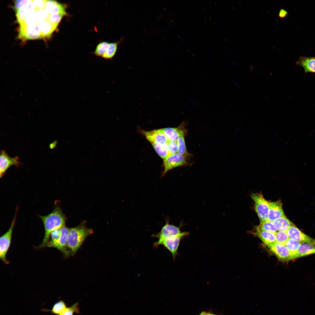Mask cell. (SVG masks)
I'll return each instance as SVG.
<instances>
[{
    "label": "cell",
    "instance_id": "cell-32",
    "mask_svg": "<svg viewBox=\"0 0 315 315\" xmlns=\"http://www.w3.org/2000/svg\"><path fill=\"white\" fill-rule=\"evenodd\" d=\"M80 313L79 303L76 302L70 307H66L60 315H73L75 313Z\"/></svg>",
    "mask_w": 315,
    "mask_h": 315
},
{
    "label": "cell",
    "instance_id": "cell-13",
    "mask_svg": "<svg viewBox=\"0 0 315 315\" xmlns=\"http://www.w3.org/2000/svg\"><path fill=\"white\" fill-rule=\"evenodd\" d=\"M146 139L151 143H167L168 139L162 132L161 129H155L149 131L143 130H140Z\"/></svg>",
    "mask_w": 315,
    "mask_h": 315
},
{
    "label": "cell",
    "instance_id": "cell-6",
    "mask_svg": "<svg viewBox=\"0 0 315 315\" xmlns=\"http://www.w3.org/2000/svg\"><path fill=\"white\" fill-rule=\"evenodd\" d=\"M17 210V208L14 217L9 229L0 238V258L2 261L6 264L9 263V262L6 259V256L11 243L13 230L15 223Z\"/></svg>",
    "mask_w": 315,
    "mask_h": 315
},
{
    "label": "cell",
    "instance_id": "cell-18",
    "mask_svg": "<svg viewBox=\"0 0 315 315\" xmlns=\"http://www.w3.org/2000/svg\"><path fill=\"white\" fill-rule=\"evenodd\" d=\"M252 234L259 238L268 246L276 242L275 233L255 228V231H253Z\"/></svg>",
    "mask_w": 315,
    "mask_h": 315
},
{
    "label": "cell",
    "instance_id": "cell-3",
    "mask_svg": "<svg viewBox=\"0 0 315 315\" xmlns=\"http://www.w3.org/2000/svg\"><path fill=\"white\" fill-rule=\"evenodd\" d=\"M190 234L189 232L184 231L178 235L171 236L161 240H158L153 243V247L156 249L160 245L163 246L164 248L170 252L174 261L177 256L179 255L178 249L181 241L188 236Z\"/></svg>",
    "mask_w": 315,
    "mask_h": 315
},
{
    "label": "cell",
    "instance_id": "cell-14",
    "mask_svg": "<svg viewBox=\"0 0 315 315\" xmlns=\"http://www.w3.org/2000/svg\"><path fill=\"white\" fill-rule=\"evenodd\" d=\"M280 200L270 202L267 220L273 222L277 219L285 216Z\"/></svg>",
    "mask_w": 315,
    "mask_h": 315
},
{
    "label": "cell",
    "instance_id": "cell-33",
    "mask_svg": "<svg viewBox=\"0 0 315 315\" xmlns=\"http://www.w3.org/2000/svg\"><path fill=\"white\" fill-rule=\"evenodd\" d=\"M276 242L285 244L289 238L286 232L277 231L275 234Z\"/></svg>",
    "mask_w": 315,
    "mask_h": 315
},
{
    "label": "cell",
    "instance_id": "cell-34",
    "mask_svg": "<svg viewBox=\"0 0 315 315\" xmlns=\"http://www.w3.org/2000/svg\"><path fill=\"white\" fill-rule=\"evenodd\" d=\"M66 15L62 13L50 14L47 20L54 24L58 25L63 16Z\"/></svg>",
    "mask_w": 315,
    "mask_h": 315
},
{
    "label": "cell",
    "instance_id": "cell-40",
    "mask_svg": "<svg viewBox=\"0 0 315 315\" xmlns=\"http://www.w3.org/2000/svg\"><path fill=\"white\" fill-rule=\"evenodd\" d=\"M207 315H216V314H211V313H208Z\"/></svg>",
    "mask_w": 315,
    "mask_h": 315
},
{
    "label": "cell",
    "instance_id": "cell-15",
    "mask_svg": "<svg viewBox=\"0 0 315 315\" xmlns=\"http://www.w3.org/2000/svg\"><path fill=\"white\" fill-rule=\"evenodd\" d=\"M67 5L53 0H47L45 9L50 14L62 13L67 15L66 10Z\"/></svg>",
    "mask_w": 315,
    "mask_h": 315
},
{
    "label": "cell",
    "instance_id": "cell-4",
    "mask_svg": "<svg viewBox=\"0 0 315 315\" xmlns=\"http://www.w3.org/2000/svg\"><path fill=\"white\" fill-rule=\"evenodd\" d=\"M251 197L254 202V209L260 222L267 220L270 202L266 200L260 193H252Z\"/></svg>",
    "mask_w": 315,
    "mask_h": 315
},
{
    "label": "cell",
    "instance_id": "cell-37",
    "mask_svg": "<svg viewBox=\"0 0 315 315\" xmlns=\"http://www.w3.org/2000/svg\"><path fill=\"white\" fill-rule=\"evenodd\" d=\"M29 0H18L14 1V9L17 10L20 8L27 4Z\"/></svg>",
    "mask_w": 315,
    "mask_h": 315
},
{
    "label": "cell",
    "instance_id": "cell-12",
    "mask_svg": "<svg viewBox=\"0 0 315 315\" xmlns=\"http://www.w3.org/2000/svg\"><path fill=\"white\" fill-rule=\"evenodd\" d=\"M185 122H183L176 127H166L161 130L169 141H176L182 135H186L187 130Z\"/></svg>",
    "mask_w": 315,
    "mask_h": 315
},
{
    "label": "cell",
    "instance_id": "cell-22",
    "mask_svg": "<svg viewBox=\"0 0 315 315\" xmlns=\"http://www.w3.org/2000/svg\"><path fill=\"white\" fill-rule=\"evenodd\" d=\"M34 6L32 1L29 0L27 4L16 10V15L17 21L20 24L23 22L29 11Z\"/></svg>",
    "mask_w": 315,
    "mask_h": 315
},
{
    "label": "cell",
    "instance_id": "cell-20",
    "mask_svg": "<svg viewBox=\"0 0 315 315\" xmlns=\"http://www.w3.org/2000/svg\"><path fill=\"white\" fill-rule=\"evenodd\" d=\"M272 223L277 231L287 232L294 225L285 216L277 219Z\"/></svg>",
    "mask_w": 315,
    "mask_h": 315
},
{
    "label": "cell",
    "instance_id": "cell-9",
    "mask_svg": "<svg viewBox=\"0 0 315 315\" xmlns=\"http://www.w3.org/2000/svg\"><path fill=\"white\" fill-rule=\"evenodd\" d=\"M289 238L295 240L300 243H305L315 246V239L302 232L294 224L286 232Z\"/></svg>",
    "mask_w": 315,
    "mask_h": 315
},
{
    "label": "cell",
    "instance_id": "cell-23",
    "mask_svg": "<svg viewBox=\"0 0 315 315\" xmlns=\"http://www.w3.org/2000/svg\"><path fill=\"white\" fill-rule=\"evenodd\" d=\"M315 253V246L311 244L300 243L297 258Z\"/></svg>",
    "mask_w": 315,
    "mask_h": 315
},
{
    "label": "cell",
    "instance_id": "cell-26",
    "mask_svg": "<svg viewBox=\"0 0 315 315\" xmlns=\"http://www.w3.org/2000/svg\"><path fill=\"white\" fill-rule=\"evenodd\" d=\"M61 228L56 229L51 232L46 246L56 248L60 238Z\"/></svg>",
    "mask_w": 315,
    "mask_h": 315
},
{
    "label": "cell",
    "instance_id": "cell-36",
    "mask_svg": "<svg viewBox=\"0 0 315 315\" xmlns=\"http://www.w3.org/2000/svg\"><path fill=\"white\" fill-rule=\"evenodd\" d=\"M34 6L38 9H43L45 8L47 0H32Z\"/></svg>",
    "mask_w": 315,
    "mask_h": 315
},
{
    "label": "cell",
    "instance_id": "cell-5",
    "mask_svg": "<svg viewBox=\"0 0 315 315\" xmlns=\"http://www.w3.org/2000/svg\"><path fill=\"white\" fill-rule=\"evenodd\" d=\"M189 157L178 153L169 155L163 160L164 170L162 176H163L167 172L174 168L191 164L189 160Z\"/></svg>",
    "mask_w": 315,
    "mask_h": 315
},
{
    "label": "cell",
    "instance_id": "cell-1",
    "mask_svg": "<svg viewBox=\"0 0 315 315\" xmlns=\"http://www.w3.org/2000/svg\"><path fill=\"white\" fill-rule=\"evenodd\" d=\"M44 225L45 234L43 241L38 248L45 247L49 240L51 232L54 230L65 226V218L61 209L56 206L53 211L45 216H39Z\"/></svg>",
    "mask_w": 315,
    "mask_h": 315
},
{
    "label": "cell",
    "instance_id": "cell-7",
    "mask_svg": "<svg viewBox=\"0 0 315 315\" xmlns=\"http://www.w3.org/2000/svg\"><path fill=\"white\" fill-rule=\"evenodd\" d=\"M0 152V177L1 178L10 167L15 165L18 168L22 164V163L19 161L18 157L17 156L11 158L8 155L5 150H1Z\"/></svg>",
    "mask_w": 315,
    "mask_h": 315
},
{
    "label": "cell",
    "instance_id": "cell-17",
    "mask_svg": "<svg viewBox=\"0 0 315 315\" xmlns=\"http://www.w3.org/2000/svg\"><path fill=\"white\" fill-rule=\"evenodd\" d=\"M70 229L64 226L61 229V235L56 249L61 251L65 256L69 254L68 250V237Z\"/></svg>",
    "mask_w": 315,
    "mask_h": 315
},
{
    "label": "cell",
    "instance_id": "cell-8",
    "mask_svg": "<svg viewBox=\"0 0 315 315\" xmlns=\"http://www.w3.org/2000/svg\"><path fill=\"white\" fill-rule=\"evenodd\" d=\"M19 36L26 39L42 38L39 25L35 23L20 24Z\"/></svg>",
    "mask_w": 315,
    "mask_h": 315
},
{
    "label": "cell",
    "instance_id": "cell-10",
    "mask_svg": "<svg viewBox=\"0 0 315 315\" xmlns=\"http://www.w3.org/2000/svg\"><path fill=\"white\" fill-rule=\"evenodd\" d=\"M180 226L177 227L170 224L169 221L166 219L165 225L162 228L160 231L156 234H153L152 237H156L159 240L163 239L171 236L178 235L181 233Z\"/></svg>",
    "mask_w": 315,
    "mask_h": 315
},
{
    "label": "cell",
    "instance_id": "cell-29",
    "mask_svg": "<svg viewBox=\"0 0 315 315\" xmlns=\"http://www.w3.org/2000/svg\"><path fill=\"white\" fill-rule=\"evenodd\" d=\"M255 228L259 230L275 233L277 231L273 223L267 220L264 222H260L259 225L256 227Z\"/></svg>",
    "mask_w": 315,
    "mask_h": 315
},
{
    "label": "cell",
    "instance_id": "cell-16",
    "mask_svg": "<svg viewBox=\"0 0 315 315\" xmlns=\"http://www.w3.org/2000/svg\"><path fill=\"white\" fill-rule=\"evenodd\" d=\"M296 65L302 67L305 74L315 73V57L301 56L296 62Z\"/></svg>",
    "mask_w": 315,
    "mask_h": 315
},
{
    "label": "cell",
    "instance_id": "cell-35",
    "mask_svg": "<svg viewBox=\"0 0 315 315\" xmlns=\"http://www.w3.org/2000/svg\"><path fill=\"white\" fill-rule=\"evenodd\" d=\"M170 155L178 153V145L177 141H169L167 143Z\"/></svg>",
    "mask_w": 315,
    "mask_h": 315
},
{
    "label": "cell",
    "instance_id": "cell-2",
    "mask_svg": "<svg viewBox=\"0 0 315 315\" xmlns=\"http://www.w3.org/2000/svg\"><path fill=\"white\" fill-rule=\"evenodd\" d=\"M93 232L92 229L83 225L70 229L68 237L67 246L72 254H74L80 247L86 237Z\"/></svg>",
    "mask_w": 315,
    "mask_h": 315
},
{
    "label": "cell",
    "instance_id": "cell-11",
    "mask_svg": "<svg viewBox=\"0 0 315 315\" xmlns=\"http://www.w3.org/2000/svg\"><path fill=\"white\" fill-rule=\"evenodd\" d=\"M268 246L271 251L280 260L288 261L293 260L291 255L285 244L276 242Z\"/></svg>",
    "mask_w": 315,
    "mask_h": 315
},
{
    "label": "cell",
    "instance_id": "cell-24",
    "mask_svg": "<svg viewBox=\"0 0 315 315\" xmlns=\"http://www.w3.org/2000/svg\"><path fill=\"white\" fill-rule=\"evenodd\" d=\"M300 243L293 239L289 238L285 245L289 250L293 259L297 258Z\"/></svg>",
    "mask_w": 315,
    "mask_h": 315
},
{
    "label": "cell",
    "instance_id": "cell-31",
    "mask_svg": "<svg viewBox=\"0 0 315 315\" xmlns=\"http://www.w3.org/2000/svg\"><path fill=\"white\" fill-rule=\"evenodd\" d=\"M66 307L64 302L60 300L55 303L51 310H48L46 309L45 311H50L54 314L60 315Z\"/></svg>",
    "mask_w": 315,
    "mask_h": 315
},
{
    "label": "cell",
    "instance_id": "cell-39",
    "mask_svg": "<svg viewBox=\"0 0 315 315\" xmlns=\"http://www.w3.org/2000/svg\"><path fill=\"white\" fill-rule=\"evenodd\" d=\"M208 313L205 312H202L199 315H207Z\"/></svg>",
    "mask_w": 315,
    "mask_h": 315
},
{
    "label": "cell",
    "instance_id": "cell-19",
    "mask_svg": "<svg viewBox=\"0 0 315 315\" xmlns=\"http://www.w3.org/2000/svg\"><path fill=\"white\" fill-rule=\"evenodd\" d=\"M41 31V38L49 37L56 30L58 26L54 24L47 20H45L38 25Z\"/></svg>",
    "mask_w": 315,
    "mask_h": 315
},
{
    "label": "cell",
    "instance_id": "cell-25",
    "mask_svg": "<svg viewBox=\"0 0 315 315\" xmlns=\"http://www.w3.org/2000/svg\"><path fill=\"white\" fill-rule=\"evenodd\" d=\"M153 147L158 155L163 160L169 155L167 143H151Z\"/></svg>",
    "mask_w": 315,
    "mask_h": 315
},
{
    "label": "cell",
    "instance_id": "cell-21",
    "mask_svg": "<svg viewBox=\"0 0 315 315\" xmlns=\"http://www.w3.org/2000/svg\"><path fill=\"white\" fill-rule=\"evenodd\" d=\"M124 37H122L117 41L109 43L106 51L102 57L105 59L112 60L116 54L118 45L123 41Z\"/></svg>",
    "mask_w": 315,
    "mask_h": 315
},
{
    "label": "cell",
    "instance_id": "cell-27",
    "mask_svg": "<svg viewBox=\"0 0 315 315\" xmlns=\"http://www.w3.org/2000/svg\"><path fill=\"white\" fill-rule=\"evenodd\" d=\"M50 14L45 8L43 9H38L36 8L34 13V23L38 25L40 24L45 20H47Z\"/></svg>",
    "mask_w": 315,
    "mask_h": 315
},
{
    "label": "cell",
    "instance_id": "cell-30",
    "mask_svg": "<svg viewBox=\"0 0 315 315\" xmlns=\"http://www.w3.org/2000/svg\"><path fill=\"white\" fill-rule=\"evenodd\" d=\"M109 43L103 41L99 43L97 46L93 53L96 56L102 57L106 51Z\"/></svg>",
    "mask_w": 315,
    "mask_h": 315
},
{
    "label": "cell",
    "instance_id": "cell-28",
    "mask_svg": "<svg viewBox=\"0 0 315 315\" xmlns=\"http://www.w3.org/2000/svg\"><path fill=\"white\" fill-rule=\"evenodd\" d=\"M185 135H181L177 140L178 145V153L182 155L191 157V155L188 152L186 148L185 139Z\"/></svg>",
    "mask_w": 315,
    "mask_h": 315
},
{
    "label": "cell",
    "instance_id": "cell-38",
    "mask_svg": "<svg viewBox=\"0 0 315 315\" xmlns=\"http://www.w3.org/2000/svg\"><path fill=\"white\" fill-rule=\"evenodd\" d=\"M288 13L285 9L281 8L279 11L278 16L281 18H286L288 15Z\"/></svg>",
    "mask_w": 315,
    "mask_h": 315
}]
</instances>
